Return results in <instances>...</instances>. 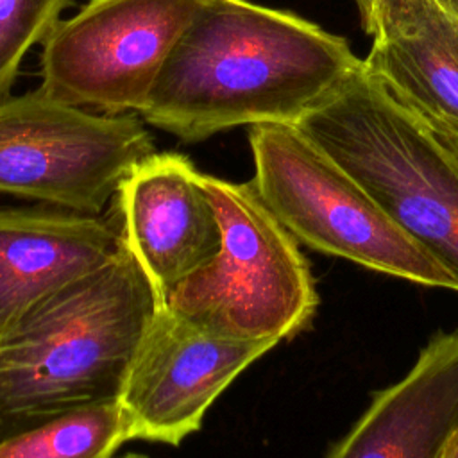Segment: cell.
Returning a JSON list of instances; mask_svg holds the SVG:
<instances>
[{
    "label": "cell",
    "mask_w": 458,
    "mask_h": 458,
    "mask_svg": "<svg viewBox=\"0 0 458 458\" xmlns=\"http://www.w3.org/2000/svg\"><path fill=\"white\" fill-rule=\"evenodd\" d=\"M361 64L347 39L293 13L200 0L138 116L182 143L243 125H299Z\"/></svg>",
    "instance_id": "cell-1"
},
{
    "label": "cell",
    "mask_w": 458,
    "mask_h": 458,
    "mask_svg": "<svg viewBox=\"0 0 458 458\" xmlns=\"http://www.w3.org/2000/svg\"><path fill=\"white\" fill-rule=\"evenodd\" d=\"M159 304L122 242L104 265L36 306L0 344V440L118 399Z\"/></svg>",
    "instance_id": "cell-2"
},
{
    "label": "cell",
    "mask_w": 458,
    "mask_h": 458,
    "mask_svg": "<svg viewBox=\"0 0 458 458\" xmlns=\"http://www.w3.org/2000/svg\"><path fill=\"white\" fill-rule=\"evenodd\" d=\"M299 127L458 277V152L363 64Z\"/></svg>",
    "instance_id": "cell-3"
},
{
    "label": "cell",
    "mask_w": 458,
    "mask_h": 458,
    "mask_svg": "<svg viewBox=\"0 0 458 458\" xmlns=\"http://www.w3.org/2000/svg\"><path fill=\"white\" fill-rule=\"evenodd\" d=\"M249 145L250 182L297 242L410 283L458 292V277L299 125H252Z\"/></svg>",
    "instance_id": "cell-4"
},
{
    "label": "cell",
    "mask_w": 458,
    "mask_h": 458,
    "mask_svg": "<svg viewBox=\"0 0 458 458\" xmlns=\"http://www.w3.org/2000/svg\"><path fill=\"white\" fill-rule=\"evenodd\" d=\"M220 227L215 256L188 276L166 304L195 324L240 340L283 342L302 331L318 304L299 242L252 182L199 172Z\"/></svg>",
    "instance_id": "cell-5"
},
{
    "label": "cell",
    "mask_w": 458,
    "mask_h": 458,
    "mask_svg": "<svg viewBox=\"0 0 458 458\" xmlns=\"http://www.w3.org/2000/svg\"><path fill=\"white\" fill-rule=\"evenodd\" d=\"M156 152L138 114H100L39 88L0 100V193L100 215L120 182Z\"/></svg>",
    "instance_id": "cell-6"
},
{
    "label": "cell",
    "mask_w": 458,
    "mask_h": 458,
    "mask_svg": "<svg viewBox=\"0 0 458 458\" xmlns=\"http://www.w3.org/2000/svg\"><path fill=\"white\" fill-rule=\"evenodd\" d=\"M200 0H89L43 41L39 89L100 114H140Z\"/></svg>",
    "instance_id": "cell-7"
},
{
    "label": "cell",
    "mask_w": 458,
    "mask_h": 458,
    "mask_svg": "<svg viewBox=\"0 0 458 458\" xmlns=\"http://www.w3.org/2000/svg\"><path fill=\"white\" fill-rule=\"evenodd\" d=\"M276 345L213 333L159 304L118 394L129 440L179 445L199 431L215 399Z\"/></svg>",
    "instance_id": "cell-8"
},
{
    "label": "cell",
    "mask_w": 458,
    "mask_h": 458,
    "mask_svg": "<svg viewBox=\"0 0 458 458\" xmlns=\"http://www.w3.org/2000/svg\"><path fill=\"white\" fill-rule=\"evenodd\" d=\"M113 200L122 242L161 304L218 250L213 204L184 154H150L127 174Z\"/></svg>",
    "instance_id": "cell-9"
},
{
    "label": "cell",
    "mask_w": 458,
    "mask_h": 458,
    "mask_svg": "<svg viewBox=\"0 0 458 458\" xmlns=\"http://www.w3.org/2000/svg\"><path fill=\"white\" fill-rule=\"evenodd\" d=\"M363 68L435 131L458 134V9L449 0H354Z\"/></svg>",
    "instance_id": "cell-10"
},
{
    "label": "cell",
    "mask_w": 458,
    "mask_h": 458,
    "mask_svg": "<svg viewBox=\"0 0 458 458\" xmlns=\"http://www.w3.org/2000/svg\"><path fill=\"white\" fill-rule=\"evenodd\" d=\"M116 220L72 209H0V344L43 301L104 265Z\"/></svg>",
    "instance_id": "cell-11"
},
{
    "label": "cell",
    "mask_w": 458,
    "mask_h": 458,
    "mask_svg": "<svg viewBox=\"0 0 458 458\" xmlns=\"http://www.w3.org/2000/svg\"><path fill=\"white\" fill-rule=\"evenodd\" d=\"M458 426V329L437 333L327 458H438Z\"/></svg>",
    "instance_id": "cell-12"
},
{
    "label": "cell",
    "mask_w": 458,
    "mask_h": 458,
    "mask_svg": "<svg viewBox=\"0 0 458 458\" xmlns=\"http://www.w3.org/2000/svg\"><path fill=\"white\" fill-rule=\"evenodd\" d=\"M129 440L118 399L81 406L0 440V458H113Z\"/></svg>",
    "instance_id": "cell-13"
},
{
    "label": "cell",
    "mask_w": 458,
    "mask_h": 458,
    "mask_svg": "<svg viewBox=\"0 0 458 458\" xmlns=\"http://www.w3.org/2000/svg\"><path fill=\"white\" fill-rule=\"evenodd\" d=\"M73 0H0V100L11 95L27 52L43 43Z\"/></svg>",
    "instance_id": "cell-14"
},
{
    "label": "cell",
    "mask_w": 458,
    "mask_h": 458,
    "mask_svg": "<svg viewBox=\"0 0 458 458\" xmlns=\"http://www.w3.org/2000/svg\"><path fill=\"white\" fill-rule=\"evenodd\" d=\"M438 458H458V426L449 435V438L444 444Z\"/></svg>",
    "instance_id": "cell-15"
},
{
    "label": "cell",
    "mask_w": 458,
    "mask_h": 458,
    "mask_svg": "<svg viewBox=\"0 0 458 458\" xmlns=\"http://www.w3.org/2000/svg\"><path fill=\"white\" fill-rule=\"evenodd\" d=\"M456 152H458V134H451V132H444V131H437Z\"/></svg>",
    "instance_id": "cell-16"
},
{
    "label": "cell",
    "mask_w": 458,
    "mask_h": 458,
    "mask_svg": "<svg viewBox=\"0 0 458 458\" xmlns=\"http://www.w3.org/2000/svg\"><path fill=\"white\" fill-rule=\"evenodd\" d=\"M120 458H148V456H145V454H136V453H127V454H123V456H120Z\"/></svg>",
    "instance_id": "cell-17"
},
{
    "label": "cell",
    "mask_w": 458,
    "mask_h": 458,
    "mask_svg": "<svg viewBox=\"0 0 458 458\" xmlns=\"http://www.w3.org/2000/svg\"><path fill=\"white\" fill-rule=\"evenodd\" d=\"M449 2H451V4H453L456 9H458V0H449Z\"/></svg>",
    "instance_id": "cell-18"
}]
</instances>
